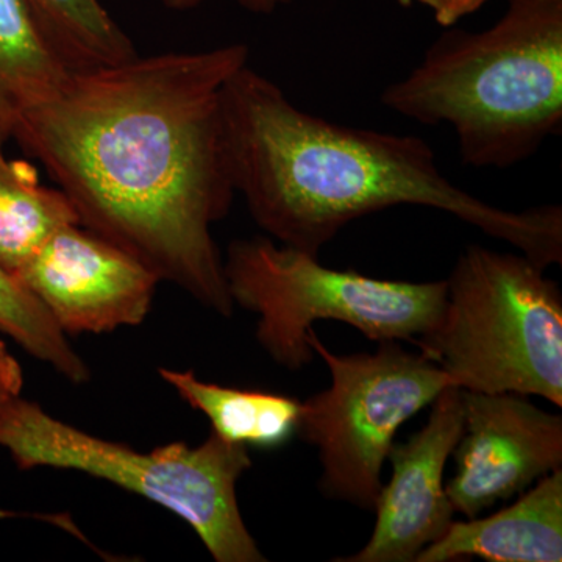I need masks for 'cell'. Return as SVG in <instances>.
Returning a JSON list of instances; mask_svg holds the SVG:
<instances>
[{
  "label": "cell",
  "mask_w": 562,
  "mask_h": 562,
  "mask_svg": "<svg viewBox=\"0 0 562 562\" xmlns=\"http://www.w3.org/2000/svg\"><path fill=\"white\" fill-rule=\"evenodd\" d=\"M246 44L69 70L11 138L43 162L85 228L220 316L235 303L211 228L235 201L222 90Z\"/></svg>",
  "instance_id": "6da1fadb"
},
{
  "label": "cell",
  "mask_w": 562,
  "mask_h": 562,
  "mask_svg": "<svg viewBox=\"0 0 562 562\" xmlns=\"http://www.w3.org/2000/svg\"><path fill=\"white\" fill-rule=\"evenodd\" d=\"M47 43L69 70L121 65L139 55L101 0H27Z\"/></svg>",
  "instance_id": "9a60e30c"
},
{
  "label": "cell",
  "mask_w": 562,
  "mask_h": 562,
  "mask_svg": "<svg viewBox=\"0 0 562 562\" xmlns=\"http://www.w3.org/2000/svg\"><path fill=\"white\" fill-rule=\"evenodd\" d=\"M14 276L66 335L143 324L160 283L138 258L80 224L55 232Z\"/></svg>",
  "instance_id": "ba28073f"
},
{
  "label": "cell",
  "mask_w": 562,
  "mask_h": 562,
  "mask_svg": "<svg viewBox=\"0 0 562 562\" xmlns=\"http://www.w3.org/2000/svg\"><path fill=\"white\" fill-rule=\"evenodd\" d=\"M24 386V375L20 361L10 353L5 342L0 341V403L20 397Z\"/></svg>",
  "instance_id": "ac0fdd59"
},
{
  "label": "cell",
  "mask_w": 562,
  "mask_h": 562,
  "mask_svg": "<svg viewBox=\"0 0 562 562\" xmlns=\"http://www.w3.org/2000/svg\"><path fill=\"white\" fill-rule=\"evenodd\" d=\"M0 331L68 382H90L87 362L70 347L66 333L13 272L0 266Z\"/></svg>",
  "instance_id": "2e32d148"
},
{
  "label": "cell",
  "mask_w": 562,
  "mask_h": 562,
  "mask_svg": "<svg viewBox=\"0 0 562 562\" xmlns=\"http://www.w3.org/2000/svg\"><path fill=\"white\" fill-rule=\"evenodd\" d=\"M158 372L192 409L209 417L214 435L224 441L276 449L297 435L302 408L297 398L202 382L192 371L161 368Z\"/></svg>",
  "instance_id": "7c38bea8"
},
{
  "label": "cell",
  "mask_w": 562,
  "mask_h": 562,
  "mask_svg": "<svg viewBox=\"0 0 562 562\" xmlns=\"http://www.w3.org/2000/svg\"><path fill=\"white\" fill-rule=\"evenodd\" d=\"M162 5L171 10H191L201 5L206 0H160ZM236 3L254 13L269 14L277 9V0H235Z\"/></svg>",
  "instance_id": "d6986e66"
},
{
  "label": "cell",
  "mask_w": 562,
  "mask_h": 562,
  "mask_svg": "<svg viewBox=\"0 0 562 562\" xmlns=\"http://www.w3.org/2000/svg\"><path fill=\"white\" fill-rule=\"evenodd\" d=\"M236 194L277 243L319 257L350 222L392 206L435 209L512 244L546 271L562 262V206L508 211L453 184L419 136L336 124L243 66L222 90Z\"/></svg>",
  "instance_id": "7a4b0ae2"
},
{
  "label": "cell",
  "mask_w": 562,
  "mask_h": 562,
  "mask_svg": "<svg viewBox=\"0 0 562 562\" xmlns=\"http://www.w3.org/2000/svg\"><path fill=\"white\" fill-rule=\"evenodd\" d=\"M562 561V469L532 484L519 501L490 517L453 520L414 562Z\"/></svg>",
  "instance_id": "8fae6325"
},
{
  "label": "cell",
  "mask_w": 562,
  "mask_h": 562,
  "mask_svg": "<svg viewBox=\"0 0 562 562\" xmlns=\"http://www.w3.org/2000/svg\"><path fill=\"white\" fill-rule=\"evenodd\" d=\"M0 132V266L16 273L55 232L80 224L65 192L43 187L31 166L3 154Z\"/></svg>",
  "instance_id": "4fadbf2b"
},
{
  "label": "cell",
  "mask_w": 562,
  "mask_h": 562,
  "mask_svg": "<svg viewBox=\"0 0 562 562\" xmlns=\"http://www.w3.org/2000/svg\"><path fill=\"white\" fill-rule=\"evenodd\" d=\"M417 2L432 11L438 24L449 29L453 27L462 18L479 10L487 0H417Z\"/></svg>",
  "instance_id": "e0dca14e"
},
{
  "label": "cell",
  "mask_w": 562,
  "mask_h": 562,
  "mask_svg": "<svg viewBox=\"0 0 562 562\" xmlns=\"http://www.w3.org/2000/svg\"><path fill=\"white\" fill-rule=\"evenodd\" d=\"M382 105L452 127L473 168L528 160L562 128V0H509L486 31L449 27L408 76L384 88Z\"/></svg>",
  "instance_id": "3957f363"
},
{
  "label": "cell",
  "mask_w": 562,
  "mask_h": 562,
  "mask_svg": "<svg viewBox=\"0 0 562 562\" xmlns=\"http://www.w3.org/2000/svg\"><path fill=\"white\" fill-rule=\"evenodd\" d=\"M447 281L439 324L422 338L462 391L538 395L562 406V294L524 254L468 246Z\"/></svg>",
  "instance_id": "5b68a950"
},
{
  "label": "cell",
  "mask_w": 562,
  "mask_h": 562,
  "mask_svg": "<svg viewBox=\"0 0 562 562\" xmlns=\"http://www.w3.org/2000/svg\"><path fill=\"white\" fill-rule=\"evenodd\" d=\"M308 342L331 384L302 403L297 435L316 447L324 495L373 512L398 428L453 384L430 358L397 341L380 342L373 353L336 355L313 328Z\"/></svg>",
  "instance_id": "52a82bcc"
},
{
  "label": "cell",
  "mask_w": 562,
  "mask_h": 562,
  "mask_svg": "<svg viewBox=\"0 0 562 562\" xmlns=\"http://www.w3.org/2000/svg\"><path fill=\"white\" fill-rule=\"evenodd\" d=\"M462 391V390H461ZM457 473L446 484L454 513L473 519L562 468V416L525 395L462 391Z\"/></svg>",
  "instance_id": "9c48e42d"
},
{
  "label": "cell",
  "mask_w": 562,
  "mask_h": 562,
  "mask_svg": "<svg viewBox=\"0 0 562 562\" xmlns=\"http://www.w3.org/2000/svg\"><path fill=\"white\" fill-rule=\"evenodd\" d=\"M294 2V0H277V5H284V3H291Z\"/></svg>",
  "instance_id": "ffe728a7"
},
{
  "label": "cell",
  "mask_w": 562,
  "mask_h": 562,
  "mask_svg": "<svg viewBox=\"0 0 562 562\" xmlns=\"http://www.w3.org/2000/svg\"><path fill=\"white\" fill-rule=\"evenodd\" d=\"M68 74L27 0H0V131L11 138L20 111L57 90Z\"/></svg>",
  "instance_id": "5bb4252c"
},
{
  "label": "cell",
  "mask_w": 562,
  "mask_h": 562,
  "mask_svg": "<svg viewBox=\"0 0 562 562\" xmlns=\"http://www.w3.org/2000/svg\"><path fill=\"white\" fill-rule=\"evenodd\" d=\"M0 447L21 471L83 472L157 503L190 525L214 561H266L236 497L251 468L249 449L214 432L195 447L172 442L136 452L55 419L20 395L0 403Z\"/></svg>",
  "instance_id": "277c9868"
},
{
  "label": "cell",
  "mask_w": 562,
  "mask_h": 562,
  "mask_svg": "<svg viewBox=\"0 0 562 562\" xmlns=\"http://www.w3.org/2000/svg\"><path fill=\"white\" fill-rule=\"evenodd\" d=\"M235 306L258 316L257 339L277 364L301 371L314 360L317 321H339L372 341L419 344L441 319L447 281L380 280L336 271L319 257L266 236L236 239L224 260Z\"/></svg>",
  "instance_id": "8992f818"
},
{
  "label": "cell",
  "mask_w": 562,
  "mask_h": 562,
  "mask_svg": "<svg viewBox=\"0 0 562 562\" xmlns=\"http://www.w3.org/2000/svg\"><path fill=\"white\" fill-rule=\"evenodd\" d=\"M464 428L462 391L446 387L431 403L427 424L406 442L392 446L391 480L376 498L375 527L360 550L338 562H414L439 541L453 522L454 509L443 484L447 461Z\"/></svg>",
  "instance_id": "30bf717a"
}]
</instances>
